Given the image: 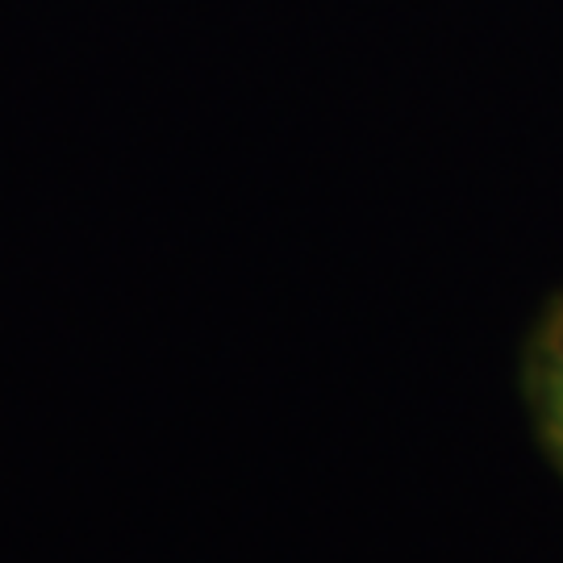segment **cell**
<instances>
[{"label":"cell","mask_w":563,"mask_h":563,"mask_svg":"<svg viewBox=\"0 0 563 563\" xmlns=\"http://www.w3.org/2000/svg\"><path fill=\"white\" fill-rule=\"evenodd\" d=\"M522 397L543 455L563 476V288L539 309L526 334Z\"/></svg>","instance_id":"obj_1"}]
</instances>
